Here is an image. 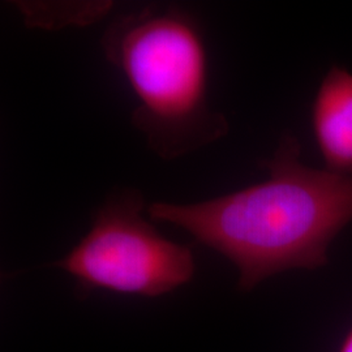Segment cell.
<instances>
[{
	"instance_id": "277c9868",
	"label": "cell",
	"mask_w": 352,
	"mask_h": 352,
	"mask_svg": "<svg viewBox=\"0 0 352 352\" xmlns=\"http://www.w3.org/2000/svg\"><path fill=\"white\" fill-rule=\"evenodd\" d=\"M316 141L329 170L352 175V75L329 71L314 104Z\"/></svg>"
},
{
	"instance_id": "5b68a950",
	"label": "cell",
	"mask_w": 352,
	"mask_h": 352,
	"mask_svg": "<svg viewBox=\"0 0 352 352\" xmlns=\"http://www.w3.org/2000/svg\"><path fill=\"white\" fill-rule=\"evenodd\" d=\"M340 352H352V331L350 333V336L347 337L346 342L343 343Z\"/></svg>"
},
{
	"instance_id": "7a4b0ae2",
	"label": "cell",
	"mask_w": 352,
	"mask_h": 352,
	"mask_svg": "<svg viewBox=\"0 0 352 352\" xmlns=\"http://www.w3.org/2000/svg\"><path fill=\"white\" fill-rule=\"evenodd\" d=\"M101 45L139 98L132 124L161 158L175 160L226 133V119L206 102V54L189 14L173 7L126 13Z\"/></svg>"
},
{
	"instance_id": "3957f363",
	"label": "cell",
	"mask_w": 352,
	"mask_h": 352,
	"mask_svg": "<svg viewBox=\"0 0 352 352\" xmlns=\"http://www.w3.org/2000/svg\"><path fill=\"white\" fill-rule=\"evenodd\" d=\"M142 208L139 190L111 193L88 234L55 266L75 277L85 295L109 289L155 298L186 285L196 270L193 253L164 238Z\"/></svg>"
},
{
	"instance_id": "6da1fadb",
	"label": "cell",
	"mask_w": 352,
	"mask_h": 352,
	"mask_svg": "<svg viewBox=\"0 0 352 352\" xmlns=\"http://www.w3.org/2000/svg\"><path fill=\"white\" fill-rule=\"evenodd\" d=\"M299 155V142L286 136L266 162L270 176L263 183L208 201L154 202L148 213L230 258L241 289L289 269L318 267L352 221V175L309 168Z\"/></svg>"
}]
</instances>
